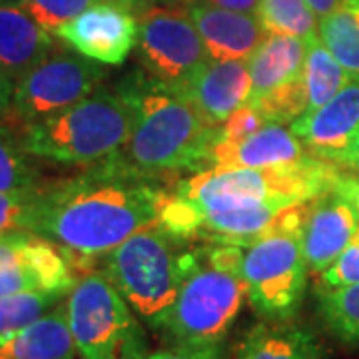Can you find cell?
Listing matches in <instances>:
<instances>
[{"label": "cell", "mask_w": 359, "mask_h": 359, "mask_svg": "<svg viewBox=\"0 0 359 359\" xmlns=\"http://www.w3.org/2000/svg\"><path fill=\"white\" fill-rule=\"evenodd\" d=\"M346 6H359V0H344Z\"/></svg>", "instance_id": "40"}, {"label": "cell", "mask_w": 359, "mask_h": 359, "mask_svg": "<svg viewBox=\"0 0 359 359\" xmlns=\"http://www.w3.org/2000/svg\"><path fill=\"white\" fill-rule=\"evenodd\" d=\"M66 44L100 65H122L138 42V20L128 8L98 2L56 30Z\"/></svg>", "instance_id": "11"}, {"label": "cell", "mask_w": 359, "mask_h": 359, "mask_svg": "<svg viewBox=\"0 0 359 359\" xmlns=\"http://www.w3.org/2000/svg\"><path fill=\"white\" fill-rule=\"evenodd\" d=\"M164 196L110 156L76 178L46 184L36 194L30 231L94 259L154 226Z\"/></svg>", "instance_id": "1"}, {"label": "cell", "mask_w": 359, "mask_h": 359, "mask_svg": "<svg viewBox=\"0 0 359 359\" xmlns=\"http://www.w3.org/2000/svg\"><path fill=\"white\" fill-rule=\"evenodd\" d=\"M188 14L214 60H248L266 39V30L256 14L236 13L196 0Z\"/></svg>", "instance_id": "15"}, {"label": "cell", "mask_w": 359, "mask_h": 359, "mask_svg": "<svg viewBox=\"0 0 359 359\" xmlns=\"http://www.w3.org/2000/svg\"><path fill=\"white\" fill-rule=\"evenodd\" d=\"M248 299L242 273L214 266L205 252H196L174 304L152 330L172 346L222 344Z\"/></svg>", "instance_id": "6"}, {"label": "cell", "mask_w": 359, "mask_h": 359, "mask_svg": "<svg viewBox=\"0 0 359 359\" xmlns=\"http://www.w3.org/2000/svg\"><path fill=\"white\" fill-rule=\"evenodd\" d=\"M138 54L146 74L170 88L180 86L210 60L190 14L148 6L138 20Z\"/></svg>", "instance_id": "10"}, {"label": "cell", "mask_w": 359, "mask_h": 359, "mask_svg": "<svg viewBox=\"0 0 359 359\" xmlns=\"http://www.w3.org/2000/svg\"><path fill=\"white\" fill-rule=\"evenodd\" d=\"M202 222L204 214L200 205L178 192H166L156 216V226L182 242L198 238L202 230Z\"/></svg>", "instance_id": "27"}, {"label": "cell", "mask_w": 359, "mask_h": 359, "mask_svg": "<svg viewBox=\"0 0 359 359\" xmlns=\"http://www.w3.org/2000/svg\"><path fill=\"white\" fill-rule=\"evenodd\" d=\"M0 359H2V358H0Z\"/></svg>", "instance_id": "41"}, {"label": "cell", "mask_w": 359, "mask_h": 359, "mask_svg": "<svg viewBox=\"0 0 359 359\" xmlns=\"http://www.w3.org/2000/svg\"><path fill=\"white\" fill-rule=\"evenodd\" d=\"M316 299L325 332L346 346L359 347V283L316 290Z\"/></svg>", "instance_id": "22"}, {"label": "cell", "mask_w": 359, "mask_h": 359, "mask_svg": "<svg viewBox=\"0 0 359 359\" xmlns=\"http://www.w3.org/2000/svg\"><path fill=\"white\" fill-rule=\"evenodd\" d=\"M308 148L283 124H266L238 142H214L208 154L210 168H268L295 164L308 158Z\"/></svg>", "instance_id": "16"}, {"label": "cell", "mask_w": 359, "mask_h": 359, "mask_svg": "<svg viewBox=\"0 0 359 359\" xmlns=\"http://www.w3.org/2000/svg\"><path fill=\"white\" fill-rule=\"evenodd\" d=\"M332 190L335 194H339L347 204L353 208V212L358 214L359 218V178L353 174H346V172H337V176L334 180Z\"/></svg>", "instance_id": "34"}, {"label": "cell", "mask_w": 359, "mask_h": 359, "mask_svg": "<svg viewBox=\"0 0 359 359\" xmlns=\"http://www.w3.org/2000/svg\"><path fill=\"white\" fill-rule=\"evenodd\" d=\"M318 36L339 65L359 74V6L341 4L321 18Z\"/></svg>", "instance_id": "23"}, {"label": "cell", "mask_w": 359, "mask_h": 359, "mask_svg": "<svg viewBox=\"0 0 359 359\" xmlns=\"http://www.w3.org/2000/svg\"><path fill=\"white\" fill-rule=\"evenodd\" d=\"M259 114L264 116L266 124H287L308 112V94L302 76L271 90L259 100L252 102Z\"/></svg>", "instance_id": "28"}, {"label": "cell", "mask_w": 359, "mask_h": 359, "mask_svg": "<svg viewBox=\"0 0 359 359\" xmlns=\"http://www.w3.org/2000/svg\"><path fill=\"white\" fill-rule=\"evenodd\" d=\"M136 110L126 86L94 90L62 112L16 130L20 146L34 158L92 166L114 156L130 138Z\"/></svg>", "instance_id": "3"}, {"label": "cell", "mask_w": 359, "mask_h": 359, "mask_svg": "<svg viewBox=\"0 0 359 359\" xmlns=\"http://www.w3.org/2000/svg\"><path fill=\"white\" fill-rule=\"evenodd\" d=\"M353 283H359V228L351 244L346 248V252L318 276L316 290H332V287H344Z\"/></svg>", "instance_id": "31"}, {"label": "cell", "mask_w": 359, "mask_h": 359, "mask_svg": "<svg viewBox=\"0 0 359 359\" xmlns=\"http://www.w3.org/2000/svg\"><path fill=\"white\" fill-rule=\"evenodd\" d=\"M264 126H266L264 116L259 114L254 106L245 104L242 108H238L236 112H231V114L219 124L216 142L244 140L248 136L256 134L257 130H262Z\"/></svg>", "instance_id": "32"}, {"label": "cell", "mask_w": 359, "mask_h": 359, "mask_svg": "<svg viewBox=\"0 0 359 359\" xmlns=\"http://www.w3.org/2000/svg\"><path fill=\"white\" fill-rule=\"evenodd\" d=\"M132 311L106 271L78 278L66 299V316L82 359L144 358L146 334Z\"/></svg>", "instance_id": "7"}, {"label": "cell", "mask_w": 359, "mask_h": 359, "mask_svg": "<svg viewBox=\"0 0 359 359\" xmlns=\"http://www.w3.org/2000/svg\"><path fill=\"white\" fill-rule=\"evenodd\" d=\"M172 90L192 104L210 126H219L231 112L248 104L252 78L244 60L210 58L192 76Z\"/></svg>", "instance_id": "12"}, {"label": "cell", "mask_w": 359, "mask_h": 359, "mask_svg": "<svg viewBox=\"0 0 359 359\" xmlns=\"http://www.w3.org/2000/svg\"><path fill=\"white\" fill-rule=\"evenodd\" d=\"M142 359H226L222 344L212 346H170L146 353Z\"/></svg>", "instance_id": "33"}, {"label": "cell", "mask_w": 359, "mask_h": 359, "mask_svg": "<svg viewBox=\"0 0 359 359\" xmlns=\"http://www.w3.org/2000/svg\"><path fill=\"white\" fill-rule=\"evenodd\" d=\"M182 240L158 226L130 236L104 259V271L128 306L150 327L174 304L192 264L194 252H184Z\"/></svg>", "instance_id": "5"}, {"label": "cell", "mask_w": 359, "mask_h": 359, "mask_svg": "<svg viewBox=\"0 0 359 359\" xmlns=\"http://www.w3.org/2000/svg\"><path fill=\"white\" fill-rule=\"evenodd\" d=\"M236 359H321V347L302 325L266 320L245 335Z\"/></svg>", "instance_id": "20"}, {"label": "cell", "mask_w": 359, "mask_h": 359, "mask_svg": "<svg viewBox=\"0 0 359 359\" xmlns=\"http://www.w3.org/2000/svg\"><path fill=\"white\" fill-rule=\"evenodd\" d=\"M358 228V214L334 190L308 202L302 226V245L309 271L316 278L346 252Z\"/></svg>", "instance_id": "14"}, {"label": "cell", "mask_w": 359, "mask_h": 359, "mask_svg": "<svg viewBox=\"0 0 359 359\" xmlns=\"http://www.w3.org/2000/svg\"><path fill=\"white\" fill-rule=\"evenodd\" d=\"M106 2H114V4H120V6H124V8H128V11H144V8H148L146 4L150 2V0H106Z\"/></svg>", "instance_id": "39"}, {"label": "cell", "mask_w": 359, "mask_h": 359, "mask_svg": "<svg viewBox=\"0 0 359 359\" xmlns=\"http://www.w3.org/2000/svg\"><path fill=\"white\" fill-rule=\"evenodd\" d=\"M122 84L132 96L136 120L116 158L148 180L208 170L218 126H210L192 104L150 74H132Z\"/></svg>", "instance_id": "2"}, {"label": "cell", "mask_w": 359, "mask_h": 359, "mask_svg": "<svg viewBox=\"0 0 359 359\" xmlns=\"http://www.w3.org/2000/svg\"><path fill=\"white\" fill-rule=\"evenodd\" d=\"M104 0H20V6L30 14L44 30L56 36V30L68 20L76 18L86 8Z\"/></svg>", "instance_id": "29"}, {"label": "cell", "mask_w": 359, "mask_h": 359, "mask_svg": "<svg viewBox=\"0 0 359 359\" xmlns=\"http://www.w3.org/2000/svg\"><path fill=\"white\" fill-rule=\"evenodd\" d=\"M256 16L266 34L306 40L318 36V14L306 0H259Z\"/></svg>", "instance_id": "25"}, {"label": "cell", "mask_w": 359, "mask_h": 359, "mask_svg": "<svg viewBox=\"0 0 359 359\" xmlns=\"http://www.w3.org/2000/svg\"><path fill=\"white\" fill-rule=\"evenodd\" d=\"M204 2L245 14H257V6H259V0H204Z\"/></svg>", "instance_id": "35"}, {"label": "cell", "mask_w": 359, "mask_h": 359, "mask_svg": "<svg viewBox=\"0 0 359 359\" xmlns=\"http://www.w3.org/2000/svg\"><path fill=\"white\" fill-rule=\"evenodd\" d=\"M106 78L100 62L68 50H52L14 82L8 114L18 124L62 112L100 88Z\"/></svg>", "instance_id": "9"}, {"label": "cell", "mask_w": 359, "mask_h": 359, "mask_svg": "<svg viewBox=\"0 0 359 359\" xmlns=\"http://www.w3.org/2000/svg\"><path fill=\"white\" fill-rule=\"evenodd\" d=\"M355 76L347 68L339 65L334 54L325 48L320 36L308 39L306 62L302 70V80L308 94V112H313L327 100H332L339 90Z\"/></svg>", "instance_id": "21"}, {"label": "cell", "mask_w": 359, "mask_h": 359, "mask_svg": "<svg viewBox=\"0 0 359 359\" xmlns=\"http://www.w3.org/2000/svg\"><path fill=\"white\" fill-rule=\"evenodd\" d=\"M14 94V78H11L0 68V116L8 114Z\"/></svg>", "instance_id": "36"}, {"label": "cell", "mask_w": 359, "mask_h": 359, "mask_svg": "<svg viewBox=\"0 0 359 359\" xmlns=\"http://www.w3.org/2000/svg\"><path fill=\"white\" fill-rule=\"evenodd\" d=\"M40 190H42V188H40ZM39 192H0V233L16 230L30 231L32 218H34V202H36V194Z\"/></svg>", "instance_id": "30"}, {"label": "cell", "mask_w": 359, "mask_h": 359, "mask_svg": "<svg viewBox=\"0 0 359 359\" xmlns=\"http://www.w3.org/2000/svg\"><path fill=\"white\" fill-rule=\"evenodd\" d=\"M65 295L48 292H20L0 295V341L48 313Z\"/></svg>", "instance_id": "26"}, {"label": "cell", "mask_w": 359, "mask_h": 359, "mask_svg": "<svg viewBox=\"0 0 359 359\" xmlns=\"http://www.w3.org/2000/svg\"><path fill=\"white\" fill-rule=\"evenodd\" d=\"M308 40L283 34H268L248 58L252 94L248 104L256 102L271 90L302 76Z\"/></svg>", "instance_id": "18"}, {"label": "cell", "mask_w": 359, "mask_h": 359, "mask_svg": "<svg viewBox=\"0 0 359 359\" xmlns=\"http://www.w3.org/2000/svg\"><path fill=\"white\" fill-rule=\"evenodd\" d=\"M78 347L65 306H56L4 341H0L2 359H74Z\"/></svg>", "instance_id": "19"}, {"label": "cell", "mask_w": 359, "mask_h": 359, "mask_svg": "<svg viewBox=\"0 0 359 359\" xmlns=\"http://www.w3.org/2000/svg\"><path fill=\"white\" fill-rule=\"evenodd\" d=\"M44 186L39 168L20 146L16 130L0 126V192L32 194Z\"/></svg>", "instance_id": "24"}, {"label": "cell", "mask_w": 359, "mask_h": 359, "mask_svg": "<svg viewBox=\"0 0 359 359\" xmlns=\"http://www.w3.org/2000/svg\"><path fill=\"white\" fill-rule=\"evenodd\" d=\"M308 273L302 231L271 233L245 248L242 276L248 302L264 320L294 318L306 294Z\"/></svg>", "instance_id": "8"}, {"label": "cell", "mask_w": 359, "mask_h": 359, "mask_svg": "<svg viewBox=\"0 0 359 359\" xmlns=\"http://www.w3.org/2000/svg\"><path fill=\"white\" fill-rule=\"evenodd\" d=\"M290 128L309 154L337 164L339 156L359 134V74L332 100L294 120Z\"/></svg>", "instance_id": "13"}, {"label": "cell", "mask_w": 359, "mask_h": 359, "mask_svg": "<svg viewBox=\"0 0 359 359\" xmlns=\"http://www.w3.org/2000/svg\"><path fill=\"white\" fill-rule=\"evenodd\" d=\"M337 164H339V166L351 168V170L359 172V134L353 138V140H351V144L347 146L346 152L339 156Z\"/></svg>", "instance_id": "37"}, {"label": "cell", "mask_w": 359, "mask_h": 359, "mask_svg": "<svg viewBox=\"0 0 359 359\" xmlns=\"http://www.w3.org/2000/svg\"><path fill=\"white\" fill-rule=\"evenodd\" d=\"M309 6L313 8V13L318 14L320 18L323 16H327V14H332L334 11H337L341 4H344V0H306Z\"/></svg>", "instance_id": "38"}, {"label": "cell", "mask_w": 359, "mask_h": 359, "mask_svg": "<svg viewBox=\"0 0 359 359\" xmlns=\"http://www.w3.org/2000/svg\"><path fill=\"white\" fill-rule=\"evenodd\" d=\"M339 164L309 154L308 158L268 168H210L176 186L202 212L268 208L283 210L330 192Z\"/></svg>", "instance_id": "4"}, {"label": "cell", "mask_w": 359, "mask_h": 359, "mask_svg": "<svg viewBox=\"0 0 359 359\" xmlns=\"http://www.w3.org/2000/svg\"><path fill=\"white\" fill-rule=\"evenodd\" d=\"M52 36L20 4L0 2V68L14 82L56 50Z\"/></svg>", "instance_id": "17"}]
</instances>
